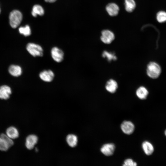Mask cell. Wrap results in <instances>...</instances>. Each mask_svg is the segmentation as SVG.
<instances>
[{"instance_id":"6da1fadb","label":"cell","mask_w":166,"mask_h":166,"mask_svg":"<svg viewBox=\"0 0 166 166\" xmlns=\"http://www.w3.org/2000/svg\"><path fill=\"white\" fill-rule=\"evenodd\" d=\"M161 73L160 66L154 62H150L147 65L146 73L148 76L152 79L157 78Z\"/></svg>"},{"instance_id":"7a4b0ae2","label":"cell","mask_w":166,"mask_h":166,"mask_svg":"<svg viewBox=\"0 0 166 166\" xmlns=\"http://www.w3.org/2000/svg\"><path fill=\"white\" fill-rule=\"evenodd\" d=\"M9 19L10 26L13 28H16L20 25L22 21V14L18 10H13L10 14Z\"/></svg>"},{"instance_id":"3957f363","label":"cell","mask_w":166,"mask_h":166,"mask_svg":"<svg viewBox=\"0 0 166 166\" xmlns=\"http://www.w3.org/2000/svg\"><path fill=\"white\" fill-rule=\"evenodd\" d=\"M26 49L29 53L34 57H42L43 55V50L39 45L34 43H28Z\"/></svg>"},{"instance_id":"277c9868","label":"cell","mask_w":166,"mask_h":166,"mask_svg":"<svg viewBox=\"0 0 166 166\" xmlns=\"http://www.w3.org/2000/svg\"><path fill=\"white\" fill-rule=\"evenodd\" d=\"M14 144L12 139L6 134L2 133L0 135V150L6 151Z\"/></svg>"},{"instance_id":"5b68a950","label":"cell","mask_w":166,"mask_h":166,"mask_svg":"<svg viewBox=\"0 0 166 166\" xmlns=\"http://www.w3.org/2000/svg\"><path fill=\"white\" fill-rule=\"evenodd\" d=\"M115 38L114 33L109 30H104L101 32L100 39L103 43L109 44L111 43Z\"/></svg>"},{"instance_id":"8992f818","label":"cell","mask_w":166,"mask_h":166,"mask_svg":"<svg viewBox=\"0 0 166 166\" xmlns=\"http://www.w3.org/2000/svg\"><path fill=\"white\" fill-rule=\"evenodd\" d=\"M50 53L52 58L55 62L60 63L63 61L64 56V53L62 50L58 47L54 46L52 48Z\"/></svg>"},{"instance_id":"52a82bcc","label":"cell","mask_w":166,"mask_h":166,"mask_svg":"<svg viewBox=\"0 0 166 166\" xmlns=\"http://www.w3.org/2000/svg\"><path fill=\"white\" fill-rule=\"evenodd\" d=\"M40 79L43 81L49 82L52 81L54 78L55 75L54 72L51 70H44L39 74Z\"/></svg>"},{"instance_id":"ba28073f","label":"cell","mask_w":166,"mask_h":166,"mask_svg":"<svg viewBox=\"0 0 166 166\" xmlns=\"http://www.w3.org/2000/svg\"><path fill=\"white\" fill-rule=\"evenodd\" d=\"M121 128L122 132L127 135L132 134L135 129L134 124L129 121H124L121 124Z\"/></svg>"},{"instance_id":"9c48e42d","label":"cell","mask_w":166,"mask_h":166,"mask_svg":"<svg viewBox=\"0 0 166 166\" xmlns=\"http://www.w3.org/2000/svg\"><path fill=\"white\" fill-rule=\"evenodd\" d=\"M106 12L111 16H117L119 11V7L116 3L111 2L108 3L106 6Z\"/></svg>"},{"instance_id":"30bf717a","label":"cell","mask_w":166,"mask_h":166,"mask_svg":"<svg viewBox=\"0 0 166 166\" xmlns=\"http://www.w3.org/2000/svg\"><path fill=\"white\" fill-rule=\"evenodd\" d=\"M115 148L113 143H108L104 144L101 148V152L106 156H110L113 154Z\"/></svg>"},{"instance_id":"8fae6325","label":"cell","mask_w":166,"mask_h":166,"mask_svg":"<svg viewBox=\"0 0 166 166\" xmlns=\"http://www.w3.org/2000/svg\"><path fill=\"white\" fill-rule=\"evenodd\" d=\"M118 88V84L117 81L113 79L108 80L105 85L106 90L111 93H115Z\"/></svg>"},{"instance_id":"7c38bea8","label":"cell","mask_w":166,"mask_h":166,"mask_svg":"<svg viewBox=\"0 0 166 166\" xmlns=\"http://www.w3.org/2000/svg\"><path fill=\"white\" fill-rule=\"evenodd\" d=\"M38 137L34 134L28 136L26 139L25 145L26 148L29 150L33 149L35 145L38 141Z\"/></svg>"},{"instance_id":"4fadbf2b","label":"cell","mask_w":166,"mask_h":166,"mask_svg":"<svg viewBox=\"0 0 166 166\" xmlns=\"http://www.w3.org/2000/svg\"><path fill=\"white\" fill-rule=\"evenodd\" d=\"M12 91L10 87L6 85L0 87V98L7 100L10 97Z\"/></svg>"},{"instance_id":"5bb4252c","label":"cell","mask_w":166,"mask_h":166,"mask_svg":"<svg viewBox=\"0 0 166 166\" xmlns=\"http://www.w3.org/2000/svg\"><path fill=\"white\" fill-rule=\"evenodd\" d=\"M45 10L43 7L38 4L34 5L32 7L31 14L34 17H36L38 15L42 16L45 14Z\"/></svg>"},{"instance_id":"9a60e30c","label":"cell","mask_w":166,"mask_h":166,"mask_svg":"<svg viewBox=\"0 0 166 166\" xmlns=\"http://www.w3.org/2000/svg\"><path fill=\"white\" fill-rule=\"evenodd\" d=\"M136 94L137 97L140 99H145L148 95L147 89L144 86H140L136 89Z\"/></svg>"},{"instance_id":"2e32d148","label":"cell","mask_w":166,"mask_h":166,"mask_svg":"<svg viewBox=\"0 0 166 166\" xmlns=\"http://www.w3.org/2000/svg\"><path fill=\"white\" fill-rule=\"evenodd\" d=\"M142 149L145 153L147 155H150L152 154L154 148L151 143L148 141H144L142 144Z\"/></svg>"},{"instance_id":"e0dca14e","label":"cell","mask_w":166,"mask_h":166,"mask_svg":"<svg viewBox=\"0 0 166 166\" xmlns=\"http://www.w3.org/2000/svg\"><path fill=\"white\" fill-rule=\"evenodd\" d=\"M9 73L12 76L18 77L22 73V69L19 66L14 65H11L8 69Z\"/></svg>"},{"instance_id":"ac0fdd59","label":"cell","mask_w":166,"mask_h":166,"mask_svg":"<svg viewBox=\"0 0 166 166\" xmlns=\"http://www.w3.org/2000/svg\"><path fill=\"white\" fill-rule=\"evenodd\" d=\"M6 135L12 139H14L19 137V133L17 129L14 126L7 128L6 131Z\"/></svg>"},{"instance_id":"d6986e66","label":"cell","mask_w":166,"mask_h":166,"mask_svg":"<svg viewBox=\"0 0 166 166\" xmlns=\"http://www.w3.org/2000/svg\"><path fill=\"white\" fill-rule=\"evenodd\" d=\"M124 4L126 11L129 13L132 12L136 7L134 0H124Z\"/></svg>"},{"instance_id":"ffe728a7","label":"cell","mask_w":166,"mask_h":166,"mask_svg":"<svg viewBox=\"0 0 166 166\" xmlns=\"http://www.w3.org/2000/svg\"><path fill=\"white\" fill-rule=\"evenodd\" d=\"M66 140L68 144L72 147H75L78 141L77 137L73 134L68 135L66 137Z\"/></svg>"},{"instance_id":"44dd1931","label":"cell","mask_w":166,"mask_h":166,"mask_svg":"<svg viewBox=\"0 0 166 166\" xmlns=\"http://www.w3.org/2000/svg\"><path fill=\"white\" fill-rule=\"evenodd\" d=\"M102 57L104 58H106L109 62L113 61H115L117 57L115 53L113 52H109L105 50L103 51L102 54Z\"/></svg>"},{"instance_id":"7402d4cb","label":"cell","mask_w":166,"mask_h":166,"mask_svg":"<svg viewBox=\"0 0 166 166\" xmlns=\"http://www.w3.org/2000/svg\"><path fill=\"white\" fill-rule=\"evenodd\" d=\"M20 33L26 37L30 36L31 34V30L30 26L26 25L24 26H21L18 29Z\"/></svg>"},{"instance_id":"603a6c76","label":"cell","mask_w":166,"mask_h":166,"mask_svg":"<svg viewBox=\"0 0 166 166\" xmlns=\"http://www.w3.org/2000/svg\"><path fill=\"white\" fill-rule=\"evenodd\" d=\"M156 19L160 23L166 22V12L162 10L158 12L156 14Z\"/></svg>"},{"instance_id":"cb8c5ba5","label":"cell","mask_w":166,"mask_h":166,"mask_svg":"<svg viewBox=\"0 0 166 166\" xmlns=\"http://www.w3.org/2000/svg\"><path fill=\"white\" fill-rule=\"evenodd\" d=\"M137 163L134 162L133 160L131 159H126L124 162V164L123 166H136Z\"/></svg>"},{"instance_id":"d4e9b609","label":"cell","mask_w":166,"mask_h":166,"mask_svg":"<svg viewBox=\"0 0 166 166\" xmlns=\"http://www.w3.org/2000/svg\"><path fill=\"white\" fill-rule=\"evenodd\" d=\"M44 1L50 3H52L55 2L57 0H44Z\"/></svg>"},{"instance_id":"484cf974","label":"cell","mask_w":166,"mask_h":166,"mask_svg":"<svg viewBox=\"0 0 166 166\" xmlns=\"http://www.w3.org/2000/svg\"><path fill=\"white\" fill-rule=\"evenodd\" d=\"M164 134H165V136H166V130L165 131Z\"/></svg>"},{"instance_id":"4316f807","label":"cell","mask_w":166,"mask_h":166,"mask_svg":"<svg viewBox=\"0 0 166 166\" xmlns=\"http://www.w3.org/2000/svg\"><path fill=\"white\" fill-rule=\"evenodd\" d=\"M0 11H1V10H0Z\"/></svg>"}]
</instances>
